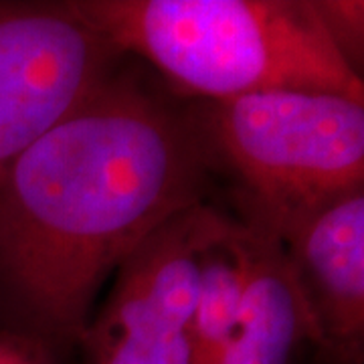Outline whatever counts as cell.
Instances as JSON below:
<instances>
[{
	"label": "cell",
	"instance_id": "cell-8",
	"mask_svg": "<svg viewBox=\"0 0 364 364\" xmlns=\"http://www.w3.org/2000/svg\"><path fill=\"white\" fill-rule=\"evenodd\" d=\"M326 37L340 59L363 77L364 2L360 0H312Z\"/></svg>",
	"mask_w": 364,
	"mask_h": 364
},
{
	"label": "cell",
	"instance_id": "cell-6",
	"mask_svg": "<svg viewBox=\"0 0 364 364\" xmlns=\"http://www.w3.org/2000/svg\"><path fill=\"white\" fill-rule=\"evenodd\" d=\"M324 364H363L364 188L340 196L275 235Z\"/></svg>",
	"mask_w": 364,
	"mask_h": 364
},
{
	"label": "cell",
	"instance_id": "cell-1",
	"mask_svg": "<svg viewBox=\"0 0 364 364\" xmlns=\"http://www.w3.org/2000/svg\"><path fill=\"white\" fill-rule=\"evenodd\" d=\"M219 162L196 102L116 67L0 178V322L53 354L172 217L210 203Z\"/></svg>",
	"mask_w": 364,
	"mask_h": 364
},
{
	"label": "cell",
	"instance_id": "cell-4",
	"mask_svg": "<svg viewBox=\"0 0 364 364\" xmlns=\"http://www.w3.org/2000/svg\"><path fill=\"white\" fill-rule=\"evenodd\" d=\"M225 215L213 203L188 208L119 265L77 342L87 364H191L200 253Z\"/></svg>",
	"mask_w": 364,
	"mask_h": 364
},
{
	"label": "cell",
	"instance_id": "cell-3",
	"mask_svg": "<svg viewBox=\"0 0 364 364\" xmlns=\"http://www.w3.org/2000/svg\"><path fill=\"white\" fill-rule=\"evenodd\" d=\"M196 105L219 168L239 182V219L273 237L364 188L363 102L267 91Z\"/></svg>",
	"mask_w": 364,
	"mask_h": 364
},
{
	"label": "cell",
	"instance_id": "cell-5",
	"mask_svg": "<svg viewBox=\"0 0 364 364\" xmlns=\"http://www.w3.org/2000/svg\"><path fill=\"white\" fill-rule=\"evenodd\" d=\"M122 57L71 0H0V178L85 102Z\"/></svg>",
	"mask_w": 364,
	"mask_h": 364
},
{
	"label": "cell",
	"instance_id": "cell-9",
	"mask_svg": "<svg viewBox=\"0 0 364 364\" xmlns=\"http://www.w3.org/2000/svg\"><path fill=\"white\" fill-rule=\"evenodd\" d=\"M49 348L13 332H0V364H55Z\"/></svg>",
	"mask_w": 364,
	"mask_h": 364
},
{
	"label": "cell",
	"instance_id": "cell-7",
	"mask_svg": "<svg viewBox=\"0 0 364 364\" xmlns=\"http://www.w3.org/2000/svg\"><path fill=\"white\" fill-rule=\"evenodd\" d=\"M247 225L253 251L243 314L233 336L208 364H294L301 346H312V324L279 241Z\"/></svg>",
	"mask_w": 364,
	"mask_h": 364
},
{
	"label": "cell",
	"instance_id": "cell-2",
	"mask_svg": "<svg viewBox=\"0 0 364 364\" xmlns=\"http://www.w3.org/2000/svg\"><path fill=\"white\" fill-rule=\"evenodd\" d=\"M117 51L148 61L188 102L364 83L334 51L312 0H71Z\"/></svg>",
	"mask_w": 364,
	"mask_h": 364
}]
</instances>
